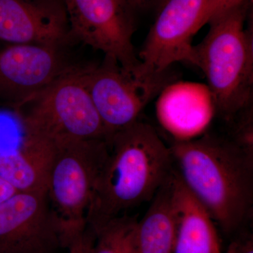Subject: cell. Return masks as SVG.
I'll use <instances>...</instances> for the list:
<instances>
[{"label": "cell", "mask_w": 253, "mask_h": 253, "mask_svg": "<svg viewBox=\"0 0 253 253\" xmlns=\"http://www.w3.org/2000/svg\"><path fill=\"white\" fill-rule=\"evenodd\" d=\"M181 181L227 234L250 219L253 206V153L231 137L207 134L170 146Z\"/></svg>", "instance_id": "obj_1"}, {"label": "cell", "mask_w": 253, "mask_h": 253, "mask_svg": "<svg viewBox=\"0 0 253 253\" xmlns=\"http://www.w3.org/2000/svg\"><path fill=\"white\" fill-rule=\"evenodd\" d=\"M18 191L0 176V204L9 199Z\"/></svg>", "instance_id": "obj_19"}, {"label": "cell", "mask_w": 253, "mask_h": 253, "mask_svg": "<svg viewBox=\"0 0 253 253\" xmlns=\"http://www.w3.org/2000/svg\"><path fill=\"white\" fill-rule=\"evenodd\" d=\"M172 172L151 200L144 217L137 221V253H174L176 221L172 204Z\"/></svg>", "instance_id": "obj_14"}, {"label": "cell", "mask_w": 253, "mask_h": 253, "mask_svg": "<svg viewBox=\"0 0 253 253\" xmlns=\"http://www.w3.org/2000/svg\"><path fill=\"white\" fill-rule=\"evenodd\" d=\"M55 146L48 196L55 212L73 232L86 226L95 186L109 156V143L88 139Z\"/></svg>", "instance_id": "obj_6"}, {"label": "cell", "mask_w": 253, "mask_h": 253, "mask_svg": "<svg viewBox=\"0 0 253 253\" xmlns=\"http://www.w3.org/2000/svg\"><path fill=\"white\" fill-rule=\"evenodd\" d=\"M126 1L130 4L132 9L135 11L136 9H142V8L149 6L156 0H126Z\"/></svg>", "instance_id": "obj_20"}, {"label": "cell", "mask_w": 253, "mask_h": 253, "mask_svg": "<svg viewBox=\"0 0 253 253\" xmlns=\"http://www.w3.org/2000/svg\"><path fill=\"white\" fill-rule=\"evenodd\" d=\"M83 77L110 138L139 121L146 105L175 80L171 68L153 76L140 75L106 56L99 65H85Z\"/></svg>", "instance_id": "obj_5"}, {"label": "cell", "mask_w": 253, "mask_h": 253, "mask_svg": "<svg viewBox=\"0 0 253 253\" xmlns=\"http://www.w3.org/2000/svg\"><path fill=\"white\" fill-rule=\"evenodd\" d=\"M136 217L123 214L94 230L91 253H137Z\"/></svg>", "instance_id": "obj_15"}, {"label": "cell", "mask_w": 253, "mask_h": 253, "mask_svg": "<svg viewBox=\"0 0 253 253\" xmlns=\"http://www.w3.org/2000/svg\"><path fill=\"white\" fill-rule=\"evenodd\" d=\"M95 234L87 225L75 232L68 241V253H91L94 246Z\"/></svg>", "instance_id": "obj_16"}, {"label": "cell", "mask_w": 253, "mask_h": 253, "mask_svg": "<svg viewBox=\"0 0 253 253\" xmlns=\"http://www.w3.org/2000/svg\"><path fill=\"white\" fill-rule=\"evenodd\" d=\"M208 1L163 0L139 52L136 72L153 76L166 72L176 62L193 64V37L202 28Z\"/></svg>", "instance_id": "obj_10"}, {"label": "cell", "mask_w": 253, "mask_h": 253, "mask_svg": "<svg viewBox=\"0 0 253 253\" xmlns=\"http://www.w3.org/2000/svg\"><path fill=\"white\" fill-rule=\"evenodd\" d=\"M84 67L56 80L15 111L24 134L55 145L88 139L109 140L83 80Z\"/></svg>", "instance_id": "obj_4"}, {"label": "cell", "mask_w": 253, "mask_h": 253, "mask_svg": "<svg viewBox=\"0 0 253 253\" xmlns=\"http://www.w3.org/2000/svg\"><path fill=\"white\" fill-rule=\"evenodd\" d=\"M225 253H253V239L251 234H243L228 246Z\"/></svg>", "instance_id": "obj_18"}, {"label": "cell", "mask_w": 253, "mask_h": 253, "mask_svg": "<svg viewBox=\"0 0 253 253\" xmlns=\"http://www.w3.org/2000/svg\"><path fill=\"white\" fill-rule=\"evenodd\" d=\"M248 1L249 0H209L205 9L202 27Z\"/></svg>", "instance_id": "obj_17"}, {"label": "cell", "mask_w": 253, "mask_h": 253, "mask_svg": "<svg viewBox=\"0 0 253 253\" xmlns=\"http://www.w3.org/2000/svg\"><path fill=\"white\" fill-rule=\"evenodd\" d=\"M71 235L46 191L17 192L0 204V253H58Z\"/></svg>", "instance_id": "obj_8"}, {"label": "cell", "mask_w": 253, "mask_h": 253, "mask_svg": "<svg viewBox=\"0 0 253 253\" xmlns=\"http://www.w3.org/2000/svg\"><path fill=\"white\" fill-rule=\"evenodd\" d=\"M248 1L211 21L204 39L194 46L193 65L204 72L216 111L231 123L253 107V33L245 28Z\"/></svg>", "instance_id": "obj_3"}, {"label": "cell", "mask_w": 253, "mask_h": 253, "mask_svg": "<svg viewBox=\"0 0 253 253\" xmlns=\"http://www.w3.org/2000/svg\"><path fill=\"white\" fill-rule=\"evenodd\" d=\"M73 41L101 51L133 71L139 66L132 43L134 10L126 0H62Z\"/></svg>", "instance_id": "obj_9"}, {"label": "cell", "mask_w": 253, "mask_h": 253, "mask_svg": "<svg viewBox=\"0 0 253 253\" xmlns=\"http://www.w3.org/2000/svg\"><path fill=\"white\" fill-rule=\"evenodd\" d=\"M172 204L176 221L174 253H221L215 223L175 169L172 172Z\"/></svg>", "instance_id": "obj_12"}, {"label": "cell", "mask_w": 253, "mask_h": 253, "mask_svg": "<svg viewBox=\"0 0 253 253\" xmlns=\"http://www.w3.org/2000/svg\"><path fill=\"white\" fill-rule=\"evenodd\" d=\"M72 44H8L0 42V106L15 111L56 80L83 65Z\"/></svg>", "instance_id": "obj_7"}, {"label": "cell", "mask_w": 253, "mask_h": 253, "mask_svg": "<svg viewBox=\"0 0 253 253\" xmlns=\"http://www.w3.org/2000/svg\"><path fill=\"white\" fill-rule=\"evenodd\" d=\"M0 42L74 44L62 0H0Z\"/></svg>", "instance_id": "obj_11"}, {"label": "cell", "mask_w": 253, "mask_h": 253, "mask_svg": "<svg viewBox=\"0 0 253 253\" xmlns=\"http://www.w3.org/2000/svg\"><path fill=\"white\" fill-rule=\"evenodd\" d=\"M55 149L51 141L24 134L17 149L0 152V176L18 192L47 191Z\"/></svg>", "instance_id": "obj_13"}, {"label": "cell", "mask_w": 253, "mask_h": 253, "mask_svg": "<svg viewBox=\"0 0 253 253\" xmlns=\"http://www.w3.org/2000/svg\"><path fill=\"white\" fill-rule=\"evenodd\" d=\"M108 143L109 156L86 214L93 231L151 201L174 169L170 148L148 123L136 121Z\"/></svg>", "instance_id": "obj_2"}]
</instances>
